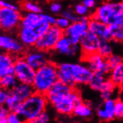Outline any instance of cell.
Listing matches in <instances>:
<instances>
[{
  "mask_svg": "<svg viewBox=\"0 0 123 123\" xmlns=\"http://www.w3.org/2000/svg\"><path fill=\"white\" fill-rule=\"evenodd\" d=\"M112 41L123 44V25L119 24H111L108 25Z\"/></svg>",
  "mask_w": 123,
  "mask_h": 123,
  "instance_id": "cb8c5ba5",
  "label": "cell"
},
{
  "mask_svg": "<svg viewBox=\"0 0 123 123\" xmlns=\"http://www.w3.org/2000/svg\"><path fill=\"white\" fill-rule=\"evenodd\" d=\"M34 92V89L31 84L19 82L15 87L10 90V94L15 97L19 102H22L30 97Z\"/></svg>",
  "mask_w": 123,
  "mask_h": 123,
  "instance_id": "ffe728a7",
  "label": "cell"
},
{
  "mask_svg": "<svg viewBox=\"0 0 123 123\" xmlns=\"http://www.w3.org/2000/svg\"><path fill=\"white\" fill-rule=\"evenodd\" d=\"M70 24H71L70 21L68 20L66 17H64L61 15L58 17H57L55 25L59 28H61V30H63V31L69 26Z\"/></svg>",
  "mask_w": 123,
  "mask_h": 123,
  "instance_id": "e575fe53",
  "label": "cell"
},
{
  "mask_svg": "<svg viewBox=\"0 0 123 123\" xmlns=\"http://www.w3.org/2000/svg\"><path fill=\"white\" fill-rule=\"evenodd\" d=\"M58 80L72 88L78 85H86L92 75V72L81 63L65 62L57 65Z\"/></svg>",
  "mask_w": 123,
  "mask_h": 123,
  "instance_id": "6da1fadb",
  "label": "cell"
},
{
  "mask_svg": "<svg viewBox=\"0 0 123 123\" xmlns=\"http://www.w3.org/2000/svg\"><path fill=\"white\" fill-rule=\"evenodd\" d=\"M120 92H121V94H120V99L123 102V91H121Z\"/></svg>",
  "mask_w": 123,
  "mask_h": 123,
  "instance_id": "bcb514c9",
  "label": "cell"
},
{
  "mask_svg": "<svg viewBox=\"0 0 123 123\" xmlns=\"http://www.w3.org/2000/svg\"><path fill=\"white\" fill-rule=\"evenodd\" d=\"M49 9H50V11H51L52 13L59 14V13H61L63 11V6H62L61 3H60L59 2L55 1L50 4Z\"/></svg>",
  "mask_w": 123,
  "mask_h": 123,
  "instance_id": "8d00e7d4",
  "label": "cell"
},
{
  "mask_svg": "<svg viewBox=\"0 0 123 123\" xmlns=\"http://www.w3.org/2000/svg\"><path fill=\"white\" fill-rule=\"evenodd\" d=\"M47 21L43 18L42 13H36L31 12H25L24 14H23L20 26L32 28L36 29L43 23H45Z\"/></svg>",
  "mask_w": 123,
  "mask_h": 123,
  "instance_id": "d6986e66",
  "label": "cell"
},
{
  "mask_svg": "<svg viewBox=\"0 0 123 123\" xmlns=\"http://www.w3.org/2000/svg\"><path fill=\"white\" fill-rule=\"evenodd\" d=\"M107 61L113 69L123 62V57L117 54H112L111 56L107 57Z\"/></svg>",
  "mask_w": 123,
  "mask_h": 123,
  "instance_id": "d6a6232c",
  "label": "cell"
},
{
  "mask_svg": "<svg viewBox=\"0 0 123 123\" xmlns=\"http://www.w3.org/2000/svg\"><path fill=\"white\" fill-rule=\"evenodd\" d=\"M49 102L45 94L34 92L32 95L20 102L17 113L24 121H30L45 111Z\"/></svg>",
  "mask_w": 123,
  "mask_h": 123,
  "instance_id": "7a4b0ae2",
  "label": "cell"
},
{
  "mask_svg": "<svg viewBox=\"0 0 123 123\" xmlns=\"http://www.w3.org/2000/svg\"><path fill=\"white\" fill-rule=\"evenodd\" d=\"M40 36L34 28L19 26L17 30V37L25 47H34Z\"/></svg>",
  "mask_w": 123,
  "mask_h": 123,
  "instance_id": "5bb4252c",
  "label": "cell"
},
{
  "mask_svg": "<svg viewBox=\"0 0 123 123\" xmlns=\"http://www.w3.org/2000/svg\"><path fill=\"white\" fill-rule=\"evenodd\" d=\"M22 8L25 12H31L36 13H43V10L41 7L32 1L30 0H25L22 3Z\"/></svg>",
  "mask_w": 123,
  "mask_h": 123,
  "instance_id": "f1b7e54d",
  "label": "cell"
},
{
  "mask_svg": "<svg viewBox=\"0 0 123 123\" xmlns=\"http://www.w3.org/2000/svg\"><path fill=\"white\" fill-rule=\"evenodd\" d=\"M64 35V31L56 25H50L49 29L38 39L34 48L45 52L55 50L58 40Z\"/></svg>",
  "mask_w": 123,
  "mask_h": 123,
  "instance_id": "8992f818",
  "label": "cell"
},
{
  "mask_svg": "<svg viewBox=\"0 0 123 123\" xmlns=\"http://www.w3.org/2000/svg\"><path fill=\"white\" fill-rule=\"evenodd\" d=\"M17 56L3 52L0 55V78L8 75H14V64Z\"/></svg>",
  "mask_w": 123,
  "mask_h": 123,
  "instance_id": "2e32d148",
  "label": "cell"
},
{
  "mask_svg": "<svg viewBox=\"0 0 123 123\" xmlns=\"http://www.w3.org/2000/svg\"><path fill=\"white\" fill-rule=\"evenodd\" d=\"M23 14L19 10L0 8V27L5 32H10L20 26Z\"/></svg>",
  "mask_w": 123,
  "mask_h": 123,
  "instance_id": "52a82bcc",
  "label": "cell"
},
{
  "mask_svg": "<svg viewBox=\"0 0 123 123\" xmlns=\"http://www.w3.org/2000/svg\"><path fill=\"white\" fill-rule=\"evenodd\" d=\"M8 123H26L15 112H11L8 117Z\"/></svg>",
  "mask_w": 123,
  "mask_h": 123,
  "instance_id": "74e56055",
  "label": "cell"
},
{
  "mask_svg": "<svg viewBox=\"0 0 123 123\" xmlns=\"http://www.w3.org/2000/svg\"><path fill=\"white\" fill-rule=\"evenodd\" d=\"M73 11L80 17H89V15L90 14V10L86 6H85L82 2L75 4L73 7Z\"/></svg>",
  "mask_w": 123,
  "mask_h": 123,
  "instance_id": "f546056e",
  "label": "cell"
},
{
  "mask_svg": "<svg viewBox=\"0 0 123 123\" xmlns=\"http://www.w3.org/2000/svg\"><path fill=\"white\" fill-rule=\"evenodd\" d=\"M19 104H20V102L15 97L10 94L9 97L6 100V102H5V104L3 105L8 107L11 112H16Z\"/></svg>",
  "mask_w": 123,
  "mask_h": 123,
  "instance_id": "4dcf8cb0",
  "label": "cell"
},
{
  "mask_svg": "<svg viewBox=\"0 0 123 123\" xmlns=\"http://www.w3.org/2000/svg\"><path fill=\"white\" fill-rule=\"evenodd\" d=\"M114 113H115V118L117 119L123 118V102L120 98L116 100Z\"/></svg>",
  "mask_w": 123,
  "mask_h": 123,
  "instance_id": "d590c367",
  "label": "cell"
},
{
  "mask_svg": "<svg viewBox=\"0 0 123 123\" xmlns=\"http://www.w3.org/2000/svg\"><path fill=\"white\" fill-rule=\"evenodd\" d=\"M57 72V65L51 61L36 70L34 81L32 84L34 91L46 95L54 84L58 81Z\"/></svg>",
  "mask_w": 123,
  "mask_h": 123,
  "instance_id": "3957f363",
  "label": "cell"
},
{
  "mask_svg": "<svg viewBox=\"0 0 123 123\" xmlns=\"http://www.w3.org/2000/svg\"><path fill=\"white\" fill-rule=\"evenodd\" d=\"M81 2L85 6L87 7V8L90 11L97 8V7H96V5H97V1H96V0H82Z\"/></svg>",
  "mask_w": 123,
  "mask_h": 123,
  "instance_id": "60d3db41",
  "label": "cell"
},
{
  "mask_svg": "<svg viewBox=\"0 0 123 123\" xmlns=\"http://www.w3.org/2000/svg\"><path fill=\"white\" fill-rule=\"evenodd\" d=\"M24 57L28 64L35 70L38 69L49 62L47 52L39 50L36 48L27 52L24 55Z\"/></svg>",
  "mask_w": 123,
  "mask_h": 123,
  "instance_id": "7c38bea8",
  "label": "cell"
},
{
  "mask_svg": "<svg viewBox=\"0 0 123 123\" xmlns=\"http://www.w3.org/2000/svg\"><path fill=\"white\" fill-rule=\"evenodd\" d=\"M11 111L5 105H1L0 107V119H7Z\"/></svg>",
  "mask_w": 123,
  "mask_h": 123,
  "instance_id": "7bdbcfd3",
  "label": "cell"
},
{
  "mask_svg": "<svg viewBox=\"0 0 123 123\" xmlns=\"http://www.w3.org/2000/svg\"><path fill=\"white\" fill-rule=\"evenodd\" d=\"M108 78L117 86L119 85L123 81V62L112 69Z\"/></svg>",
  "mask_w": 123,
  "mask_h": 123,
  "instance_id": "83f0119b",
  "label": "cell"
},
{
  "mask_svg": "<svg viewBox=\"0 0 123 123\" xmlns=\"http://www.w3.org/2000/svg\"><path fill=\"white\" fill-rule=\"evenodd\" d=\"M115 103L116 100L110 98L104 101L102 106L97 108L96 113L102 121H111L115 118Z\"/></svg>",
  "mask_w": 123,
  "mask_h": 123,
  "instance_id": "ac0fdd59",
  "label": "cell"
},
{
  "mask_svg": "<svg viewBox=\"0 0 123 123\" xmlns=\"http://www.w3.org/2000/svg\"><path fill=\"white\" fill-rule=\"evenodd\" d=\"M0 7L1 8H8L11 9L19 10V6L14 3H12L7 0H0Z\"/></svg>",
  "mask_w": 123,
  "mask_h": 123,
  "instance_id": "f35d334b",
  "label": "cell"
},
{
  "mask_svg": "<svg viewBox=\"0 0 123 123\" xmlns=\"http://www.w3.org/2000/svg\"><path fill=\"white\" fill-rule=\"evenodd\" d=\"M49 121V116L46 112L43 111L40 114H39L37 117L34 119L26 122V123H48Z\"/></svg>",
  "mask_w": 123,
  "mask_h": 123,
  "instance_id": "836d02e7",
  "label": "cell"
},
{
  "mask_svg": "<svg viewBox=\"0 0 123 123\" xmlns=\"http://www.w3.org/2000/svg\"><path fill=\"white\" fill-rule=\"evenodd\" d=\"M78 53H81L80 46L79 45H72L71 49H70V51L69 52L68 56L74 57V56H76Z\"/></svg>",
  "mask_w": 123,
  "mask_h": 123,
  "instance_id": "b9f144b4",
  "label": "cell"
},
{
  "mask_svg": "<svg viewBox=\"0 0 123 123\" xmlns=\"http://www.w3.org/2000/svg\"><path fill=\"white\" fill-rule=\"evenodd\" d=\"M18 83L19 81L17 78L14 75H8L0 78V86L1 88L5 90H11Z\"/></svg>",
  "mask_w": 123,
  "mask_h": 123,
  "instance_id": "4316f807",
  "label": "cell"
},
{
  "mask_svg": "<svg viewBox=\"0 0 123 123\" xmlns=\"http://www.w3.org/2000/svg\"><path fill=\"white\" fill-rule=\"evenodd\" d=\"M113 48L111 40H101L98 49V53L102 55L105 59L113 54Z\"/></svg>",
  "mask_w": 123,
  "mask_h": 123,
  "instance_id": "484cf974",
  "label": "cell"
},
{
  "mask_svg": "<svg viewBox=\"0 0 123 123\" xmlns=\"http://www.w3.org/2000/svg\"><path fill=\"white\" fill-rule=\"evenodd\" d=\"M0 47L4 52L17 56L24 52L25 46L18 37H14L8 33H4L0 36Z\"/></svg>",
  "mask_w": 123,
  "mask_h": 123,
  "instance_id": "30bf717a",
  "label": "cell"
},
{
  "mask_svg": "<svg viewBox=\"0 0 123 123\" xmlns=\"http://www.w3.org/2000/svg\"><path fill=\"white\" fill-rule=\"evenodd\" d=\"M89 17H82L75 23H72L64 31V34L68 37H78L82 36L89 31Z\"/></svg>",
  "mask_w": 123,
  "mask_h": 123,
  "instance_id": "4fadbf2b",
  "label": "cell"
},
{
  "mask_svg": "<svg viewBox=\"0 0 123 123\" xmlns=\"http://www.w3.org/2000/svg\"><path fill=\"white\" fill-rule=\"evenodd\" d=\"M73 88L72 86L61 82V81H57L54 85L51 87L46 94V96L48 99L49 103H51L52 101L67 96L72 91Z\"/></svg>",
  "mask_w": 123,
  "mask_h": 123,
  "instance_id": "9a60e30c",
  "label": "cell"
},
{
  "mask_svg": "<svg viewBox=\"0 0 123 123\" xmlns=\"http://www.w3.org/2000/svg\"><path fill=\"white\" fill-rule=\"evenodd\" d=\"M81 58L92 72H98L107 78L109 77L112 68L107 59L98 52L81 57Z\"/></svg>",
  "mask_w": 123,
  "mask_h": 123,
  "instance_id": "9c48e42d",
  "label": "cell"
},
{
  "mask_svg": "<svg viewBox=\"0 0 123 123\" xmlns=\"http://www.w3.org/2000/svg\"><path fill=\"white\" fill-rule=\"evenodd\" d=\"M118 86L116 85L111 79L108 78L106 79V81H105L102 89L100 90V96L102 98L103 101L107 100L112 98V96L115 91V90L117 89Z\"/></svg>",
  "mask_w": 123,
  "mask_h": 123,
  "instance_id": "44dd1931",
  "label": "cell"
},
{
  "mask_svg": "<svg viewBox=\"0 0 123 123\" xmlns=\"http://www.w3.org/2000/svg\"><path fill=\"white\" fill-rule=\"evenodd\" d=\"M118 88H119V90L120 92L121 91H123V81L119 84V85L118 86Z\"/></svg>",
  "mask_w": 123,
  "mask_h": 123,
  "instance_id": "f6af8a7d",
  "label": "cell"
},
{
  "mask_svg": "<svg viewBox=\"0 0 123 123\" xmlns=\"http://www.w3.org/2000/svg\"><path fill=\"white\" fill-rule=\"evenodd\" d=\"M76 117H82V118H89L92 114V111L90 105H89L87 103H81L75 106L73 113Z\"/></svg>",
  "mask_w": 123,
  "mask_h": 123,
  "instance_id": "d4e9b609",
  "label": "cell"
},
{
  "mask_svg": "<svg viewBox=\"0 0 123 123\" xmlns=\"http://www.w3.org/2000/svg\"><path fill=\"white\" fill-rule=\"evenodd\" d=\"M101 39L91 31H86L80 39V46L81 50V57L89 55L98 52Z\"/></svg>",
  "mask_w": 123,
  "mask_h": 123,
  "instance_id": "8fae6325",
  "label": "cell"
},
{
  "mask_svg": "<svg viewBox=\"0 0 123 123\" xmlns=\"http://www.w3.org/2000/svg\"><path fill=\"white\" fill-rule=\"evenodd\" d=\"M35 74L36 70L28 64L24 56L17 57L14 64V75L19 82L32 85L34 81Z\"/></svg>",
  "mask_w": 123,
  "mask_h": 123,
  "instance_id": "ba28073f",
  "label": "cell"
},
{
  "mask_svg": "<svg viewBox=\"0 0 123 123\" xmlns=\"http://www.w3.org/2000/svg\"><path fill=\"white\" fill-rule=\"evenodd\" d=\"M72 46V44L71 43L70 38L64 34L56 44L55 51H56L57 52H58L61 55L68 56Z\"/></svg>",
  "mask_w": 123,
  "mask_h": 123,
  "instance_id": "7402d4cb",
  "label": "cell"
},
{
  "mask_svg": "<svg viewBox=\"0 0 123 123\" xmlns=\"http://www.w3.org/2000/svg\"><path fill=\"white\" fill-rule=\"evenodd\" d=\"M9 96H10V90H5L2 88L1 89V91H0V104H1V105H3L5 104V102L8 99Z\"/></svg>",
  "mask_w": 123,
  "mask_h": 123,
  "instance_id": "ab89813d",
  "label": "cell"
},
{
  "mask_svg": "<svg viewBox=\"0 0 123 123\" xmlns=\"http://www.w3.org/2000/svg\"><path fill=\"white\" fill-rule=\"evenodd\" d=\"M123 12V0H106L97 6L91 17L107 25L116 24Z\"/></svg>",
  "mask_w": 123,
  "mask_h": 123,
  "instance_id": "277c9868",
  "label": "cell"
},
{
  "mask_svg": "<svg viewBox=\"0 0 123 123\" xmlns=\"http://www.w3.org/2000/svg\"><path fill=\"white\" fill-rule=\"evenodd\" d=\"M107 78H108L98 73V72H92V75L89 81L88 86L92 90L100 92Z\"/></svg>",
  "mask_w": 123,
  "mask_h": 123,
  "instance_id": "603a6c76",
  "label": "cell"
},
{
  "mask_svg": "<svg viewBox=\"0 0 123 123\" xmlns=\"http://www.w3.org/2000/svg\"><path fill=\"white\" fill-rule=\"evenodd\" d=\"M81 92L77 88H73L67 96L57 98L50 103L56 111L63 115H71L73 113L75 106L83 103Z\"/></svg>",
  "mask_w": 123,
  "mask_h": 123,
  "instance_id": "5b68a950",
  "label": "cell"
},
{
  "mask_svg": "<svg viewBox=\"0 0 123 123\" xmlns=\"http://www.w3.org/2000/svg\"><path fill=\"white\" fill-rule=\"evenodd\" d=\"M89 31L98 36L101 40H107L112 41L108 25L98 19L92 17L90 18Z\"/></svg>",
  "mask_w": 123,
  "mask_h": 123,
  "instance_id": "e0dca14e",
  "label": "cell"
},
{
  "mask_svg": "<svg viewBox=\"0 0 123 123\" xmlns=\"http://www.w3.org/2000/svg\"><path fill=\"white\" fill-rule=\"evenodd\" d=\"M42 15L48 23L51 25H55L56 23V19H57V17H54L53 15H51V14H48V13H42Z\"/></svg>",
  "mask_w": 123,
  "mask_h": 123,
  "instance_id": "ee69618b",
  "label": "cell"
},
{
  "mask_svg": "<svg viewBox=\"0 0 123 123\" xmlns=\"http://www.w3.org/2000/svg\"><path fill=\"white\" fill-rule=\"evenodd\" d=\"M61 14V16L66 17L68 20H69L71 23H75V22L80 19V17H78L77 15L75 12L73 11V9H70V8L65 9L62 11Z\"/></svg>",
  "mask_w": 123,
  "mask_h": 123,
  "instance_id": "1f68e13d",
  "label": "cell"
}]
</instances>
